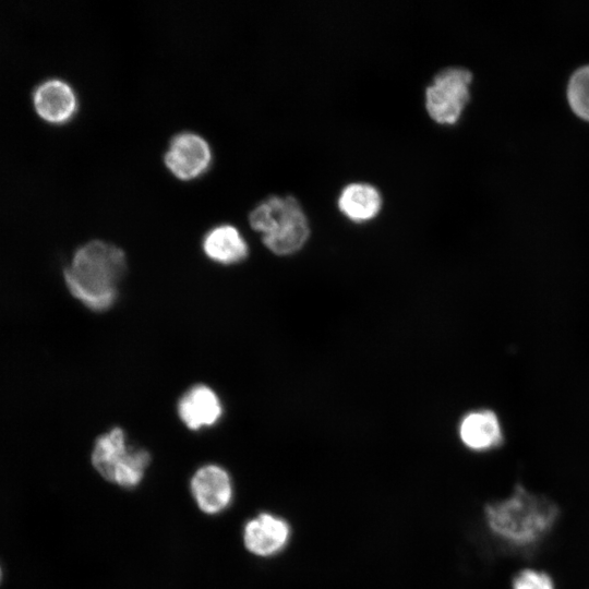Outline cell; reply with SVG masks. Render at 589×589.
Instances as JSON below:
<instances>
[{"label":"cell","instance_id":"6da1fadb","mask_svg":"<svg viewBox=\"0 0 589 589\" xmlns=\"http://www.w3.org/2000/svg\"><path fill=\"white\" fill-rule=\"evenodd\" d=\"M125 269V254L119 247L93 240L75 251L63 274L71 294L88 309L101 312L113 305Z\"/></svg>","mask_w":589,"mask_h":589},{"label":"cell","instance_id":"7a4b0ae2","mask_svg":"<svg viewBox=\"0 0 589 589\" xmlns=\"http://www.w3.org/2000/svg\"><path fill=\"white\" fill-rule=\"evenodd\" d=\"M490 531L513 548H530L551 532L558 517L557 506L548 497L531 493L520 483L513 493L484 507Z\"/></svg>","mask_w":589,"mask_h":589},{"label":"cell","instance_id":"3957f363","mask_svg":"<svg viewBox=\"0 0 589 589\" xmlns=\"http://www.w3.org/2000/svg\"><path fill=\"white\" fill-rule=\"evenodd\" d=\"M251 227L262 235L263 243L275 254L299 251L310 236L308 217L292 195H271L250 213Z\"/></svg>","mask_w":589,"mask_h":589},{"label":"cell","instance_id":"277c9868","mask_svg":"<svg viewBox=\"0 0 589 589\" xmlns=\"http://www.w3.org/2000/svg\"><path fill=\"white\" fill-rule=\"evenodd\" d=\"M149 462V453L144 448L130 446L120 428L101 434L92 453V464L97 472L107 481L122 488L136 486Z\"/></svg>","mask_w":589,"mask_h":589},{"label":"cell","instance_id":"5b68a950","mask_svg":"<svg viewBox=\"0 0 589 589\" xmlns=\"http://www.w3.org/2000/svg\"><path fill=\"white\" fill-rule=\"evenodd\" d=\"M472 73L464 67H447L438 71L426 86L425 109L440 124L456 123L470 99Z\"/></svg>","mask_w":589,"mask_h":589},{"label":"cell","instance_id":"8992f818","mask_svg":"<svg viewBox=\"0 0 589 589\" xmlns=\"http://www.w3.org/2000/svg\"><path fill=\"white\" fill-rule=\"evenodd\" d=\"M212 158L208 142L192 131L176 134L164 156L167 168L182 180L194 179L204 173Z\"/></svg>","mask_w":589,"mask_h":589},{"label":"cell","instance_id":"52a82bcc","mask_svg":"<svg viewBox=\"0 0 589 589\" xmlns=\"http://www.w3.org/2000/svg\"><path fill=\"white\" fill-rule=\"evenodd\" d=\"M190 486L196 505L205 514L223 512L232 498L231 479L218 465L209 464L197 469Z\"/></svg>","mask_w":589,"mask_h":589},{"label":"cell","instance_id":"ba28073f","mask_svg":"<svg viewBox=\"0 0 589 589\" xmlns=\"http://www.w3.org/2000/svg\"><path fill=\"white\" fill-rule=\"evenodd\" d=\"M290 534V526L284 518L269 513H261L245 524L243 541L249 552L261 557H268L285 549Z\"/></svg>","mask_w":589,"mask_h":589},{"label":"cell","instance_id":"9c48e42d","mask_svg":"<svg viewBox=\"0 0 589 589\" xmlns=\"http://www.w3.org/2000/svg\"><path fill=\"white\" fill-rule=\"evenodd\" d=\"M33 104L44 120L62 123L69 121L75 113L77 97L68 82L51 77L36 86L33 92Z\"/></svg>","mask_w":589,"mask_h":589},{"label":"cell","instance_id":"30bf717a","mask_svg":"<svg viewBox=\"0 0 589 589\" xmlns=\"http://www.w3.org/2000/svg\"><path fill=\"white\" fill-rule=\"evenodd\" d=\"M178 414L187 428L197 431L216 424L223 416V406L211 387L199 384L182 395Z\"/></svg>","mask_w":589,"mask_h":589},{"label":"cell","instance_id":"8fae6325","mask_svg":"<svg viewBox=\"0 0 589 589\" xmlns=\"http://www.w3.org/2000/svg\"><path fill=\"white\" fill-rule=\"evenodd\" d=\"M459 436L464 445L474 452L493 449L503 441L501 423L491 410L468 413L460 422Z\"/></svg>","mask_w":589,"mask_h":589},{"label":"cell","instance_id":"7c38bea8","mask_svg":"<svg viewBox=\"0 0 589 589\" xmlns=\"http://www.w3.org/2000/svg\"><path fill=\"white\" fill-rule=\"evenodd\" d=\"M203 251L208 259L220 264H235L249 254V247L241 232L232 225L213 227L203 238Z\"/></svg>","mask_w":589,"mask_h":589},{"label":"cell","instance_id":"4fadbf2b","mask_svg":"<svg viewBox=\"0 0 589 589\" xmlns=\"http://www.w3.org/2000/svg\"><path fill=\"white\" fill-rule=\"evenodd\" d=\"M337 205L339 211L354 223H364L374 218L382 207V195L372 184L353 182L340 192Z\"/></svg>","mask_w":589,"mask_h":589},{"label":"cell","instance_id":"5bb4252c","mask_svg":"<svg viewBox=\"0 0 589 589\" xmlns=\"http://www.w3.org/2000/svg\"><path fill=\"white\" fill-rule=\"evenodd\" d=\"M566 97L573 112L589 121V64L578 68L572 74L567 83Z\"/></svg>","mask_w":589,"mask_h":589},{"label":"cell","instance_id":"9a60e30c","mask_svg":"<svg viewBox=\"0 0 589 589\" xmlns=\"http://www.w3.org/2000/svg\"><path fill=\"white\" fill-rule=\"evenodd\" d=\"M512 589H554V584L546 573L528 568L514 577Z\"/></svg>","mask_w":589,"mask_h":589},{"label":"cell","instance_id":"2e32d148","mask_svg":"<svg viewBox=\"0 0 589 589\" xmlns=\"http://www.w3.org/2000/svg\"><path fill=\"white\" fill-rule=\"evenodd\" d=\"M0 580H1V569H0Z\"/></svg>","mask_w":589,"mask_h":589}]
</instances>
